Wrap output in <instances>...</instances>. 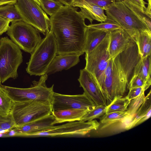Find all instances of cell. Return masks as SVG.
<instances>
[{
	"mask_svg": "<svg viewBox=\"0 0 151 151\" xmlns=\"http://www.w3.org/2000/svg\"><path fill=\"white\" fill-rule=\"evenodd\" d=\"M78 8L65 5L50 16V31L54 35L57 55L85 52L87 25L85 18Z\"/></svg>",
	"mask_w": 151,
	"mask_h": 151,
	"instance_id": "cell-1",
	"label": "cell"
},
{
	"mask_svg": "<svg viewBox=\"0 0 151 151\" xmlns=\"http://www.w3.org/2000/svg\"><path fill=\"white\" fill-rule=\"evenodd\" d=\"M140 58L134 40L124 51L112 58L111 73L105 79L101 89L107 106L115 99L124 96L134 67Z\"/></svg>",
	"mask_w": 151,
	"mask_h": 151,
	"instance_id": "cell-2",
	"label": "cell"
},
{
	"mask_svg": "<svg viewBox=\"0 0 151 151\" xmlns=\"http://www.w3.org/2000/svg\"><path fill=\"white\" fill-rule=\"evenodd\" d=\"M27 63V72L31 76H41L45 74L52 60L57 55V45L54 34L50 31L42 39Z\"/></svg>",
	"mask_w": 151,
	"mask_h": 151,
	"instance_id": "cell-3",
	"label": "cell"
},
{
	"mask_svg": "<svg viewBox=\"0 0 151 151\" xmlns=\"http://www.w3.org/2000/svg\"><path fill=\"white\" fill-rule=\"evenodd\" d=\"M104 9L107 18L117 22L134 40L141 32H151L121 0H116Z\"/></svg>",
	"mask_w": 151,
	"mask_h": 151,
	"instance_id": "cell-4",
	"label": "cell"
},
{
	"mask_svg": "<svg viewBox=\"0 0 151 151\" xmlns=\"http://www.w3.org/2000/svg\"><path fill=\"white\" fill-rule=\"evenodd\" d=\"M48 75L41 76L38 81H34L33 85L28 88H21L2 85L0 87L15 102L30 101H49L51 103L54 93L53 84L48 87L46 81Z\"/></svg>",
	"mask_w": 151,
	"mask_h": 151,
	"instance_id": "cell-5",
	"label": "cell"
},
{
	"mask_svg": "<svg viewBox=\"0 0 151 151\" xmlns=\"http://www.w3.org/2000/svg\"><path fill=\"white\" fill-rule=\"evenodd\" d=\"M0 83L18 77L17 70L22 62L19 47L8 37L0 39Z\"/></svg>",
	"mask_w": 151,
	"mask_h": 151,
	"instance_id": "cell-6",
	"label": "cell"
},
{
	"mask_svg": "<svg viewBox=\"0 0 151 151\" xmlns=\"http://www.w3.org/2000/svg\"><path fill=\"white\" fill-rule=\"evenodd\" d=\"M52 111L50 102L30 101L15 102L11 113L18 127L51 114Z\"/></svg>",
	"mask_w": 151,
	"mask_h": 151,
	"instance_id": "cell-7",
	"label": "cell"
},
{
	"mask_svg": "<svg viewBox=\"0 0 151 151\" xmlns=\"http://www.w3.org/2000/svg\"><path fill=\"white\" fill-rule=\"evenodd\" d=\"M110 40L109 32L97 47L91 51L85 53L84 69L93 76L101 90L103 75L111 59L109 50Z\"/></svg>",
	"mask_w": 151,
	"mask_h": 151,
	"instance_id": "cell-8",
	"label": "cell"
},
{
	"mask_svg": "<svg viewBox=\"0 0 151 151\" xmlns=\"http://www.w3.org/2000/svg\"><path fill=\"white\" fill-rule=\"evenodd\" d=\"M6 34L21 49L30 54L42 40L37 29L22 21L11 22Z\"/></svg>",
	"mask_w": 151,
	"mask_h": 151,
	"instance_id": "cell-9",
	"label": "cell"
},
{
	"mask_svg": "<svg viewBox=\"0 0 151 151\" xmlns=\"http://www.w3.org/2000/svg\"><path fill=\"white\" fill-rule=\"evenodd\" d=\"M14 5L23 21L45 36L50 32V18L34 0H17Z\"/></svg>",
	"mask_w": 151,
	"mask_h": 151,
	"instance_id": "cell-10",
	"label": "cell"
},
{
	"mask_svg": "<svg viewBox=\"0 0 151 151\" xmlns=\"http://www.w3.org/2000/svg\"><path fill=\"white\" fill-rule=\"evenodd\" d=\"M99 125V122L96 120L86 122L79 121L69 122L61 125H54L45 130L35 133L31 137L84 136L96 129Z\"/></svg>",
	"mask_w": 151,
	"mask_h": 151,
	"instance_id": "cell-11",
	"label": "cell"
},
{
	"mask_svg": "<svg viewBox=\"0 0 151 151\" xmlns=\"http://www.w3.org/2000/svg\"><path fill=\"white\" fill-rule=\"evenodd\" d=\"M52 111L79 109L89 111L96 106L85 94L69 95L54 92L51 101Z\"/></svg>",
	"mask_w": 151,
	"mask_h": 151,
	"instance_id": "cell-12",
	"label": "cell"
},
{
	"mask_svg": "<svg viewBox=\"0 0 151 151\" xmlns=\"http://www.w3.org/2000/svg\"><path fill=\"white\" fill-rule=\"evenodd\" d=\"M78 80L85 94L96 106H107L106 100L93 76L85 69H81Z\"/></svg>",
	"mask_w": 151,
	"mask_h": 151,
	"instance_id": "cell-13",
	"label": "cell"
},
{
	"mask_svg": "<svg viewBox=\"0 0 151 151\" xmlns=\"http://www.w3.org/2000/svg\"><path fill=\"white\" fill-rule=\"evenodd\" d=\"M56 124L55 119L51 114L22 126L16 127L9 131L7 135L31 137L32 134L49 129Z\"/></svg>",
	"mask_w": 151,
	"mask_h": 151,
	"instance_id": "cell-14",
	"label": "cell"
},
{
	"mask_svg": "<svg viewBox=\"0 0 151 151\" xmlns=\"http://www.w3.org/2000/svg\"><path fill=\"white\" fill-rule=\"evenodd\" d=\"M109 50L111 58L124 51L134 40L122 29L109 32Z\"/></svg>",
	"mask_w": 151,
	"mask_h": 151,
	"instance_id": "cell-15",
	"label": "cell"
},
{
	"mask_svg": "<svg viewBox=\"0 0 151 151\" xmlns=\"http://www.w3.org/2000/svg\"><path fill=\"white\" fill-rule=\"evenodd\" d=\"M71 6L80 8L85 19L91 24L94 20L101 22L108 18L104 8L92 3L84 0H74Z\"/></svg>",
	"mask_w": 151,
	"mask_h": 151,
	"instance_id": "cell-16",
	"label": "cell"
},
{
	"mask_svg": "<svg viewBox=\"0 0 151 151\" xmlns=\"http://www.w3.org/2000/svg\"><path fill=\"white\" fill-rule=\"evenodd\" d=\"M132 117L127 115L124 118L111 122L101 124L98 128L91 132L97 136H109L129 130Z\"/></svg>",
	"mask_w": 151,
	"mask_h": 151,
	"instance_id": "cell-17",
	"label": "cell"
},
{
	"mask_svg": "<svg viewBox=\"0 0 151 151\" xmlns=\"http://www.w3.org/2000/svg\"><path fill=\"white\" fill-rule=\"evenodd\" d=\"M80 56L76 54L56 55L49 65L45 74L48 75L64 70H68L79 62Z\"/></svg>",
	"mask_w": 151,
	"mask_h": 151,
	"instance_id": "cell-18",
	"label": "cell"
},
{
	"mask_svg": "<svg viewBox=\"0 0 151 151\" xmlns=\"http://www.w3.org/2000/svg\"><path fill=\"white\" fill-rule=\"evenodd\" d=\"M88 111L79 109H68L52 111L56 124L80 121Z\"/></svg>",
	"mask_w": 151,
	"mask_h": 151,
	"instance_id": "cell-19",
	"label": "cell"
},
{
	"mask_svg": "<svg viewBox=\"0 0 151 151\" xmlns=\"http://www.w3.org/2000/svg\"><path fill=\"white\" fill-rule=\"evenodd\" d=\"M151 91L145 96V100L137 111L132 119L129 129L144 122L151 116Z\"/></svg>",
	"mask_w": 151,
	"mask_h": 151,
	"instance_id": "cell-20",
	"label": "cell"
},
{
	"mask_svg": "<svg viewBox=\"0 0 151 151\" xmlns=\"http://www.w3.org/2000/svg\"><path fill=\"white\" fill-rule=\"evenodd\" d=\"M108 32L87 27L84 52H88L94 49L101 42Z\"/></svg>",
	"mask_w": 151,
	"mask_h": 151,
	"instance_id": "cell-21",
	"label": "cell"
},
{
	"mask_svg": "<svg viewBox=\"0 0 151 151\" xmlns=\"http://www.w3.org/2000/svg\"><path fill=\"white\" fill-rule=\"evenodd\" d=\"M151 55L141 58L134 67L133 74L142 78L149 88L151 84Z\"/></svg>",
	"mask_w": 151,
	"mask_h": 151,
	"instance_id": "cell-22",
	"label": "cell"
},
{
	"mask_svg": "<svg viewBox=\"0 0 151 151\" xmlns=\"http://www.w3.org/2000/svg\"><path fill=\"white\" fill-rule=\"evenodd\" d=\"M141 58H143L151 54V32L143 31L134 38Z\"/></svg>",
	"mask_w": 151,
	"mask_h": 151,
	"instance_id": "cell-23",
	"label": "cell"
},
{
	"mask_svg": "<svg viewBox=\"0 0 151 151\" xmlns=\"http://www.w3.org/2000/svg\"><path fill=\"white\" fill-rule=\"evenodd\" d=\"M0 16L9 20L11 22L23 21L14 4H7L0 6Z\"/></svg>",
	"mask_w": 151,
	"mask_h": 151,
	"instance_id": "cell-24",
	"label": "cell"
},
{
	"mask_svg": "<svg viewBox=\"0 0 151 151\" xmlns=\"http://www.w3.org/2000/svg\"><path fill=\"white\" fill-rule=\"evenodd\" d=\"M15 102L0 87V116L10 114Z\"/></svg>",
	"mask_w": 151,
	"mask_h": 151,
	"instance_id": "cell-25",
	"label": "cell"
},
{
	"mask_svg": "<svg viewBox=\"0 0 151 151\" xmlns=\"http://www.w3.org/2000/svg\"><path fill=\"white\" fill-rule=\"evenodd\" d=\"M121 1L151 31V15L147 14L145 10L127 1Z\"/></svg>",
	"mask_w": 151,
	"mask_h": 151,
	"instance_id": "cell-26",
	"label": "cell"
},
{
	"mask_svg": "<svg viewBox=\"0 0 151 151\" xmlns=\"http://www.w3.org/2000/svg\"><path fill=\"white\" fill-rule=\"evenodd\" d=\"M130 101L126 96L116 98L107 106L106 113L125 112L127 110Z\"/></svg>",
	"mask_w": 151,
	"mask_h": 151,
	"instance_id": "cell-27",
	"label": "cell"
},
{
	"mask_svg": "<svg viewBox=\"0 0 151 151\" xmlns=\"http://www.w3.org/2000/svg\"><path fill=\"white\" fill-rule=\"evenodd\" d=\"M87 27L107 32L122 29L117 22L108 18L104 22L99 24H91L87 25Z\"/></svg>",
	"mask_w": 151,
	"mask_h": 151,
	"instance_id": "cell-28",
	"label": "cell"
},
{
	"mask_svg": "<svg viewBox=\"0 0 151 151\" xmlns=\"http://www.w3.org/2000/svg\"><path fill=\"white\" fill-rule=\"evenodd\" d=\"M40 1L42 9L50 16L64 6L62 3L57 0H40Z\"/></svg>",
	"mask_w": 151,
	"mask_h": 151,
	"instance_id": "cell-29",
	"label": "cell"
},
{
	"mask_svg": "<svg viewBox=\"0 0 151 151\" xmlns=\"http://www.w3.org/2000/svg\"><path fill=\"white\" fill-rule=\"evenodd\" d=\"M107 108V106L104 105L96 106L85 114L80 121L86 122L99 118L106 113Z\"/></svg>",
	"mask_w": 151,
	"mask_h": 151,
	"instance_id": "cell-30",
	"label": "cell"
},
{
	"mask_svg": "<svg viewBox=\"0 0 151 151\" xmlns=\"http://www.w3.org/2000/svg\"><path fill=\"white\" fill-rule=\"evenodd\" d=\"M145 97V92H144L138 96L130 101L126 111L128 115L133 117L144 101Z\"/></svg>",
	"mask_w": 151,
	"mask_h": 151,
	"instance_id": "cell-31",
	"label": "cell"
},
{
	"mask_svg": "<svg viewBox=\"0 0 151 151\" xmlns=\"http://www.w3.org/2000/svg\"><path fill=\"white\" fill-rule=\"evenodd\" d=\"M126 111L125 112H114L105 113L99 118V123H106L115 121L121 119L127 115Z\"/></svg>",
	"mask_w": 151,
	"mask_h": 151,
	"instance_id": "cell-32",
	"label": "cell"
},
{
	"mask_svg": "<svg viewBox=\"0 0 151 151\" xmlns=\"http://www.w3.org/2000/svg\"><path fill=\"white\" fill-rule=\"evenodd\" d=\"M16 127L11 113L6 116H0V129L7 132Z\"/></svg>",
	"mask_w": 151,
	"mask_h": 151,
	"instance_id": "cell-33",
	"label": "cell"
},
{
	"mask_svg": "<svg viewBox=\"0 0 151 151\" xmlns=\"http://www.w3.org/2000/svg\"><path fill=\"white\" fill-rule=\"evenodd\" d=\"M145 87L146 90L148 88L144 80L138 75L133 74L128 85L129 89L132 88Z\"/></svg>",
	"mask_w": 151,
	"mask_h": 151,
	"instance_id": "cell-34",
	"label": "cell"
},
{
	"mask_svg": "<svg viewBox=\"0 0 151 151\" xmlns=\"http://www.w3.org/2000/svg\"><path fill=\"white\" fill-rule=\"evenodd\" d=\"M129 92L126 96L130 100L137 97L143 92H145L146 89L145 87L132 88L129 89Z\"/></svg>",
	"mask_w": 151,
	"mask_h": 151,
	"instance_id": "cell-35",
	"label": "cell"
},
{
	"mask_svg": "<svg viewBox=\"0 0 151 151\" xmlns=\"http://www.w3.org/2000/svg\"><path fill=\"white\" fill-rule=\"evenodd\" d=\"M104 8L110 6L116 0H84Z\"/></svg>",
	"mask_w": 151,
	"mask_h": 151,
	"instance_id": "cell-36",
	"label": "cell"
},
{
	"mask_svg": "<svg viewBox=\"0 0 151 151\" xmlns=\"http://www.w3.org/2000/svg\"><path fill=\"white\" fill-rule=\"evenodd\" d=\"M10 22L0 16V35L7 32Z\"/></svg>",
	"mask_w": 151,
	"mask_h": 151,
	"instance_id": "cell-37",
	"label": "cell"
},
{
	"mask_svg": "<svg viewBox=\"0 0 151 151\" xmlns=\"http://www.w3.org/2000/svg\"><path fill=\"white\" fill-rule=\"evenodd\" d=\"M127 1L140 8L143 10L145 11L146 7V4H147V3L144 0H123Z\"/></svg>",
	"mask_w": 151,
	"mask_h": 151,
	"instance_id": "cell-38",
	"label": "cell"
},
{
	"mask_svg": "<svg viewBox=\"0 0 151 151\" xmlns=\"http://www.w3.org/2000/svg\"><path fill=\"white\" fill-rule=\"evenodd\" d=\"M17 0H0V6L7 4H14Z\"/></svg>",
	"mask_w": 151,
	"mask_h": 151,
	"instance_id": "cell-39",
	"label": "cell"
},
{
	"mask_svg": "<svg viewBox=\"0 0 151 151\" xmlns=\"http://www.w3.org/2000/svg\"><path fill=\"white\" fill-rule=\"evenodd\" d=\"M65 5L71 6L72 3L74 0H57Z\"/></svg>",
	"mask_w": 151,
	"mask_h": 151,
	"instance_id": "cell-40",
	"label": "cell"
},
{
	"mask_svg": "<svg viewBox=\"0 0 151 151\" xmlns=\"http://www.w3.org/2000/svg\"><path fill=\"white\" fill-rule=\"evenodd\" d=\"M40 6V0H34Z\"/></svg>",
	"mask_w": 151,
	"mask_h": 151,
	"instance_id": "cell-41",
	"label": "cell"
},
{
	"mask_svg": "<svg viewBox=\"0 0 151 151\" xmlns=\"http://www.w3.org/2000/svg\"></svg>",
	"mask_w": 151,
	"mask_h": 151,
	"instance_id": "cell-42",
	"label": "cell"
}]
</instances>
